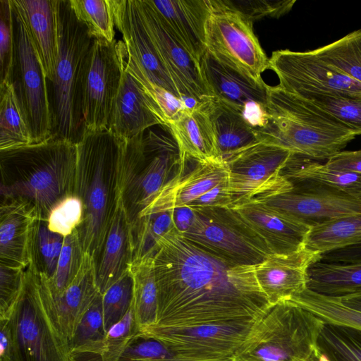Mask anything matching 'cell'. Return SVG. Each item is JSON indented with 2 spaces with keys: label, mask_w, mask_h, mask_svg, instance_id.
Instances as JSON below:
<instances>
[{
  "label": "cell",
  "mask_w": 361,
  "mask_h": 361,
  "mask_svg": "<svg viewBox=\"0 0 361 361\" xmlns=\"http://www.w3.org/2000/svg\"><path fill=\"white\" fill-rule=\"evenodd\" d=\"M154 271L157 326L255 322L271 307L257 282L255 266L227 262L175 228L158 243Z\"/></svg>",
  "instance_id": "obj_1"
},
{
  "label": "cell",
  "mask_w": 361,
  "mask_h": 361,
  "mask_svg": "<svg viewBox=\"0 0 361 361\" xmlns=\"http://www.w3.org/2000/svg\"><path fill=\"white\" fill-rule=\"evenodd\" d=\"M122 142L108 130L85 132L77 143L74 195L83 209L77 228L84 253L97 262L120 200Z\"/></svg>",
  "instance_id": "obj_2"
},
{
  "label": "cell",
  "mask_w": 361,
  "mask_h": 361,
  "mask_svg": "<svg viewBox=\"0 0 361 361\" xmlns=\"http://www.w3.org/2000/svg\"><path fill=\"white\" fill-rule=\"evenodd\" d=\"M76 165L77 144L62 140L0 151L2 199L25 200L47 221L59 202L74 195Z\"/></svg>",
  "instance_id": "obj_3"
},
{
  "label": "cell",
  "mask_w": 361,
  "mask_h": 361,
  "mask_svg": "<svg viewBox=\"0 0 361 361\" xmlns=\"http://www.w3.org/2000/svg\"><path fill=\"white\" fill-rule=\"evenodd\" d=\"M267 122L259 140L322 161L340 152L357 135L311 102L280 87L270 86Z\"/></svg>",
  "instance_id": "obj_4"
},
{
  "label": "cell",
  "mask_w": 361,
  "mask_h": 361,
  "mask_svg": "<svg viewBox=\"0 0 361 361\" xmlns=\"http://www.w3.org/2000/svg\"><path fill=\"white\" fill-rule=\"evenodd\" d=\"M58 56L54 79L49 82L52 139L77 144L84 135L78 104L82 61L94 38L75 15L69 0H57Z\"/></svg>",
  "instance_id": "obj_5"
},
{
  "label": "cell",
  "mask_w": 361,
  "mask_h": 361,
  "mask_svg": "<svg viewBox=\"0 0 361 361\" xmlns=\"http://www.w3.org/2000/svg\"><path fill=\"white\" fill-rule=\"evenodd\" d=\"M324 324L292 301L280 302L253 324L231 361H308Z\"/></svg>",
  "instance_id": "obj_6"
},
{
  "label": "cell",
  "mask_w": 361,
  "mask_h": 361,
  "mask_svg": "<svg viewBox=\"0 0 361 361\" xmlns=\"http://www.w3.org/2000/svg\"><path fill=\"white\" fill-rule=\"evenodd\" d=\"M6 319L11 336L9 361H72L68 342L48 307L40 276L25 268L20 295Z\"/></svg>",
  "instance_id": "obj_7"
},
{
  "label": "cell",
  "mask_w": 361,
  "mask_h": 361,
  "mask_svg": "<svg viewBox=\"0 0 361 361\" xmlns=\"http://www.w3.org/2000/svg\"><path fill=\"white\" fill-rule=\"evenodd\" d=\"M120 200L130 224L180 165L171 140L153 131L121 140Z\"/></svg>",
  "instance_id": "obj_8"
},
{
  "label": "cell",
  "mask_w": 361,
  "mask_h": 361,
  "mask_svg": "<svg viewBox=\"0 0 361 361\" xmlns=\"http://www.w3.org/2000/svg\"><path fill=\"white\" fill-rule=\"evenodd\" d=\"M127 56L123 41L96 38L85 55L77 90L84 133L108 130Z\"/></svg>",
  "instance_id": "obj_9"
},
{
  "label": "cell",
  "mask_w": 361,
  "mask_h": 361,
  "mask_svg": "<svg viewBox=\"0 0 361 361\" xmlns=\"http://www.w3.org/2000/svg\"><path fill=\"white\" fill-rule=\"evenodd\" d=\"M11 1L14 59L10 82L27 122L32 144L41 143L52 139L49 82L25 21Z\"/></svg>",
  "instance_id": "obj_10"
},
{
  "label": "cell",
  "mask_w": 361,
  "mask_h": 361,
  "mask_svg": "<svg viewBox=\"0 0 361 361\" xmlns=\"http://www.w3.org/2000/svg\"><path fill=\"white\" fill-rule=\"evenodd\" d=\"M185 238L220 258L238 265L255 266L273 254L264 240L231 208L195 209Z\"/></svg>",
  "instance_id": "obj_11"
},
{
  "label": "cell",
  "mask_w": 361,
  "mask_h": 361,
  "mask_svg": "<svg viewBox=\"0 0 361 361\" xmlns=\"http://www.w3.org/2000/svg\"><path fill=\"white\" fill-rule=\"evenodd\" d=\"M293 152L259 140L222 158L228 169L233 207L246 201L289 192L293 184L282 175ZM232 207V208H233Z\"/></svg>",
  "instance_id": "obj_12"
},
{
  "label": "cell",
  "mask_w": 361,
  "mask_h": 361,
  "mask_svg": "<svg viewBox=\"0 0 361 361\" xmlns=\"http://www.w3.org/2000/svg\"><path fill=\"white\" fill-rule=\"evenodd\" d=\"M210 12L206 24L207 50L219 61L263 82L269 69V58L253 32L252 21L220 0H208Z\"/></svg>",
  "instance_id": "obj_13"
},
{
  "label": "cell",
  "mask_w": 361,
  "mask_h": 361,
  "mask_svg": "<svg viewBox=\"0 0 361 361\" xmlns=\"http://www.w3.org/2000/svg\"><path fill=\"white\" fill-rule=\"evenodd\" d=\"M255 322L209 324L179 328L154 325L140 331L137 336L154 338L185 359L231 360Z\"/></svg>",
  "instance_id": "obj_14"
},
{
  "label": "cell",
  "mask_w": 361,
  "mask_h": 361,
  "mask_svg": "<svg viewBox=\"0 0 361 361\" xmlns=\"http://www.w3.org/2000/svg\"><path fill=\"white\" fill-rule=\"evenodd\" d=\"M286 192L260 199L267 206L310 227L341 216L361 213V194L298 182Z\"/></svg>",
  "instance_id": "obj_15"
},
{
  "label": "cell",
  "mask_w": 361,
  "mask_h": 361,
  "mask_svg": "<svg viewBox=\"0 0 361 361\" xmlns=\"http://www.w3.org/2000/svg\"><path fill=\"white\" fill-rule=\"evenodd\" d=\"M200 66L212 98L240 111L257 130L264 127L270 86L219 61L207 51Z\"/></svg>",
  "instance_id": "obj_16"
},
{
  "label": "cell",
  "mask_w": 361,
  "mask_h": 361,
  "mask_svg": "<svg viewBox=\"0 0 361 361\" xmlns=\"http://www.w3.org/2000/svg\"><path fill=\"white\" fill-rule=\"evenodd\" d=\"M269 63V69L279 80L278 86L289 93L332 92L361 97L360 83L320 59L311 50H277L272 52Z\"/></svg>",
  "instance_id": "obj_17"
},
{
  "label": "cell",
  "mask_w": 361,
  "mask_h": 361,
  "mask_svg": "<svg viewBox=\"0 0 361 361\" xmlns=\"http://www.w3.org/2000/svg\"><path fill=\"white\" fill-rule=\"evenodd\" d=\"M145 27L159 55L188 108L212 97L204 81L200 63L176 39L147 0H137Z\"/></svg>",
  "instance_id": "obj_18"
},
{
  "label": "cell",
  "mask_w": 361,
  "mask_h": 361,
  "mask_svg": "<svg viewBox=\"0 0 361 361\" xmlns=\"http://www.w3.org/2000/svg\"><path fill=\"white\" fill-rule=\"evenodd\" d=\"M111 5L115 26L122 35L128 56L150 82L184 101L145 27L137 0H111Z\"/></svg>",
  "instance_id": "obj_19"
},
{
  "label": "cell",
  "mask_w": 361,
  "mask_h": 361,
  "mask_svg": "<svg viewBox=\"0 0 361 361\" xmlns=\"http://www.w3.org/2000/svg\"><path fill=\"white\" fill-rule=\"evenodd\" d=\"M157 125L167 127L163 114L124 66L108 130L118 139L128 140Z\"/></svg>",
  "instance_id": "obj_20"
},
{
  "label": "cell",
  "mask_w": 361,
  "mask_h": 361,
  "mask_svg": "<svg viewBox=\"0 0 361 361\" xmlns=\"http://www.w3.org/2000/svg\"><path fill=\"white\" fill-rule=\"evenodd\" d=\"M321 255L306 247L290 254H270L255 266V276L269 304L288 300L307 288V270Z\"/></svg>",
  "instance_id": "obj_21"
},
{
  "label": "cell",
  "mask_w": 361,
  "mask_h": 361,
  "mask_svg": "<svg viewBox=\"0 0 361 361\" xmlns=\"http://www.w3.org/2000/svg\"><path fill=\"white\" fill-rule=\"evenodd\" d=\"M39 216L35 208L19 198H3L0 206V264L26 268L32 262Z\"/></svg>",
  "instance_id": "obj_22"
},
{
  "label": "cell",
  "mask_w": 361,
  "mask_h": 361,
  "mask_svg": "<svg viewBox=\"0 0 361 361\" xmlns=\"http://www.w3.org/2000/svg\"><path fill=\"white\" fill-rule=\"evenodd\" d=\"M231 209L264 240L272 253L290 254L305 247L310 227L257 200L246 201Z\"/></svg>",
  "instance_id": "obj_23"
},
{
  "label": "cell",
  "mask_w": 361,
  "mask_h": 361,
  "mask_svg": "<svg viewBox=\"0 0 361 361\" xmlns=\"http://www.w3.org/2000/svg\"><path fill=\"white\" fill-rule=\"evenodd\" d=\"M38 273L49 310L68 345L80 321L100 293L96 283L94 260L84 253L78 275L71 285L56 298H52L49 293L45 276Z\"/></svg>",
  "instance_id": "obj_24"
},
{
  "label": "cell",
  "mask_w": 361,
  "mask_h": 361,
  "mask_svg": "<svg viewBox=\"0 0 361 361\" xmlns=\"http://www.w3.org/2000/svg\"><path fill=\"white\" fill-rule=\"evenodd\" d=\"M176 39L200 63L207 50L208 0H147Z\"/></svg>",
  "instance_id": "obj_25"
},
{
  "label": "cell",
  "mask_w": 361,
  "mask_h": 361,
  "mask_svg": "<svg viewBox=\"0 0 361 361\" xmlns=\"http://www.w3.org/2000/svg\"><path fill=\"white\" fill-rule=\"evenodd\" d=\"M185 165H180L176 174L142 211L159 212L188 206L228 178V169L222 159L197 162L188 173L185 172Z\"/></svg>",
  "instance_id": "obj_26"
},
{
  "label": "cell",
  "mask_w": 361,
  "mask_h": 361,
  "mask_svg": "<svg viewBox=\"0 0 361 361\" xmlns=\"http://www.w3.org/2000/svg\"><path fill=\"white\" fill-rule=\"evenodd\" d=\"M207 102L184 109L168 122L167 128L176 143L182 166L188 159L202 163L222 159L207 111Z\"/></svg>",
  "instance_id": "obj_27"
},
{
  "label": "cell",
  "mask_w": 361,
  "mask_h": 361,
  "mask_svg": "<svg viewBox=\"0 0 361 361\" xmlns=\"http://www.w3.org/2000/svg\"><path fill=\"white\" fill-rule=\"evenodd\" d=\"M133 258L131 225L120 200L95 264L96 283L101 294L130 269Z\"/></svg>",
  "instance_id": "obj_28"
},
{
  "label": "cell",
  "mask_w": 361,
  "mask_h": 361,
  "mask_svg": "<svg viewBox=\"0 0 361 361\" xmlns=\"http://www.w3.org/2000/svg\"><path fill=\"white\" fill-rule=\"evenodd\" d=\"M22 14L49 82L58 56L57 0H12Z\"/></svg>",
  "instance_id": "obj_29"
},
{
  "label": "cell",
  "mask_w": 361,
  "mask_h": 361,
  "mask_svg": "<svg viewBox=\"0 0 361 361\" xmlns=\"http://www.w3.org/2000/svg\"><path fill=\"white\" fill-rule=\"evenodd\" d=\"M206 107L221 159L259 140L257 130L240 111L214 98Z\"/></svg>",
  "instance_id": "obj_30"
},
{
  "label": "cell",
  "mask_w": 361,
  "mask_h": 361,
  "mask_svg": "<svg viewBox=\"0 0 361 361\" xmlns=\"http://www.w3.org/2000/svg\"><path fill=\"white\" fill-rule=\"evenodd\" d=\"M293 183L305 182L350 193L361 194V174L331 169L306 156L293 153L282 171Z\"/></svg>",
  "instance_id": "obj_31"
},
{
  "label": "cell",
  "mask_w": 361,
  "mask_h": 361,
  "mask_svg": "<svg viewBox=\"0 0 361 361\" xmlns=\"http://www.w3.org/2000/svg\"><path fill=\"white\" fill-rule=\"evenodd\" d=\"M307 288L333 298L361 291V263L315 262L307 270Z\"/></svg>",
  "instance_id": "obj_32"
},
{
  "label": "cell",
  "mask_w": 361,
  "mask_h": 361,
  "mask_svg": "<svg viewBox=\"0 0 361 361\" xmlns=\"http://www.w3.org/2000/svg\"><path fill=\"white\" fill-rule=\"evenodd\" d=\"M106 331L104 329L102 294L86 311L68 342L72 361H101Z\"/></svg>",
  "instance_id": "obj_33"
},
{
  "label": "cell",
  "mask_w": 361,
  "mask_h": 361,
  "mask_svg": "<svg viewBox=\"0 0 361 361\" xmlns=\"http://www.w3.org/2000/svg\"><path fill=\"white\" fill-rule=\"evenodd\" d=\"M360 243L361 213H357L311 228L305 245L322 255Z\"/></svg>",
  "instance_id": "obj_34"
},
{
  "label": "cell",
  "mask_w": 361,
  "mask_h": 361,
  "mask_svg": "<svg viewBox=\"0 0 361 361\" xmlns=\"http://www.w3.org/2000/svg\"><path fill=\"white\" fill-rule=\"evenodd\" d=\"M133 307L139 331L154 326L158 317V291L154 271V257L133 262Z\"/></svg>",
  "instance_id": "obj_35"
},
{
  "label": "cell",
  "mask_w": 361,
  "mask_h": 361,
  "mask_svg": "<svg viewBox=\"0 0 361 361\" xmlns=\"http://www.w3.org/2000/svg\"><path fill=\"white\" fill-rule=\"evenodd\" d=\"M130 225L133 263L148 257H154L159 241L175 228L173 209L142 211Z\"/></svg>",
  "instance_id": "obj_36"
},
{
  "label": "cell",
  "mask_w": 361,
  "mask_h": 361,
  "mask_svg": "<svg viewBox=\"0 0 361 361\" xmlns=\"http://www.w3.org/2000/svg\"><path fill=\"white\" fill-rule=\"evenodd\" d=\"M31 144L30 133L13 84L0 85V151Z\"/></svg>",
  "instance_id": "obj_37"
},
{
  "label": "cell",
  "mask_w": 361,
  "mask_h": 361,
  "mask_svg": "<svg viewBox=\"0 0 361 361\" xmlns=\"http://www.w3.org/2000/svg\"><path fill=\"white\" fill-rule=\"evenodd\" d=\"M288 300L311 312L324 323L361 330V311L344 305L336 298L317 294L306 288Z\"/></svg>",
  "instance_id": "obj_38"
},
{
  "label": "cell",
  "mask_w": 361,
  "mask_h": 361,
  "mask_svg": "<svg viewBox=\"0 0 361 361\" xmlns=\"http://www.w3.org/2000/svg\"><path fill=\"white\" fill-rule=\"evenodd\" d=\"M311 51L320 59L361 84V29Z\"/></svg>",
  "instance_id": "obj_39"
},
{
  "label": "cell",
  "mask_w": 361,
  "mask_h": 361,
  "mask_svg": "<svg viewBox=\"0 0 361 361\" xmlns=\"http://www.w3.org/2000/svg\"><path fill=\"white\" fill-rule=\"evenodd\" d=\"M317 345L329 361H361V330L324 323Z\"/></svg>",
  "instance_id": "obj_40"
},
{
  "label": "cell",
  "mask_w": 361,
  "mask_h": 361,
  "mask_svg": "<svg viewBox=\"0 0 361 361\" xmlns=\"http://www.w3.org/2000/svg\"><path fill=\"white\" fill-rule=\"evenodd\" d=\"M295 94L348 126L361 135V97L332 92H300Z\"/></svg>",
  "instance_id": "obj_41"
},
{
  "label": "cell",
  "mask_w": 361,
  "mask_h": 361,
  "mask_svg": "<svg viewBox=\"0 0 361 361\" xmlns=\"http://www.w3.org/2000/svg\"><path fill=\"white\" fill-rule=\"evenodd\" d=\"M77 18L96 39L115 40V23L111 0H69Z\"/></svg>",
  "instance_id": "obj_42"
},
{
  "label": "cell",
  "mask_w": 361,
  "mask_h": 361,
  "mask_svg": "<svg viewBox=\"0 0 361 361\" xmlns=\"http://www.w3.org/2000/svg\"><path fill=\"white\" fill-rule=\"evenodd\" d=\"M84 252L77 228L64 237L63 245L56 271L47 284L52 298L59 296L73 282L82 264Z\"/></svg>",
  "instance_id": "obj_43"
},
{
  "label": "cell",
  "mask_w": 361,
  "mask_h": 361,
  "mask_svg": "<svg viewBox=\"0 0 361 361\" xmlns=\"http://www.w3.org/2000/svg\"><path fill=\"white\" fill-rule=\"evenodd\" d=\"M64 236L51 231L45 220H38L35 234L32 262L48 279L54 276L63 245Z\"/></svg>",
  "instance_id": "obj_44"
},
{
  "label": "cell",
  "mask_w": 361,
  "mask_h": 361,
  "mask_svg": "<svg viewBox=\"0 0 361 361\" xmlns=\"http://www.w3.org/2000/svg\"><path fill=\"white\" fill-rule=\"evenodd\" d=\"M133 300V278L130 269L102 294L104 325L107 331L129 311Z\"/></svg>",
  "instance_id": "obj_45"
},
{
  "label": "cell",
  "mask_w": 361,
  "mask_h": 361,
  "mask_svg": "<svg viewBox=\"0 0 361 361\" xmlns=\"http://www.w3.org/2000/svg\"><path fill=\"white\" fill-rule=\"evenodd\" d=\"M138 332L139 327L132 305L126 314L106 331L101 361H118L123 351Z\"/></svg>",
  "instance_id": "obj_46"
},
{
  "label": "cell",
  "mask_w": 361,
  "mask_h": 361,
  "mask_svg": "<svg viewBox=\"0 0 361 361\" xmlns=\"http://www.w3.org/2000/svg\"><path fill=\"white\" fill-rule=\"evenodd\" d=\"M83 209L80 199L71 195L59 202L47 218L49 229L64 237L71 234L81 224Z\"/></svg>",
  "instance_id": "obj_47"
},
{
  "label": "cell",
  "mask_w": 361,
  "mask_h": 361,
  "mask_svg": "<svg viewBox=\"0 0 361 361\" xmlns=\"http://www.w3.org/2000/svg\"><path fill=\"white\" fill-rule=\"evenodd\" d=\"M221 4L253 21L264 17L280 18L293 7L295 0H220Z\"/></svg>",
  "instance_id": "obj_48"
},
{
  "label": "cell",
  "mask_w": 361,
  "mask_h": 361,
  "mask_svg": "<svg viewBox=\"0 0 361 361\" xmlns=\"http://www.w3.org/2000/svg\"><path fill=\"white\" fill-rule=\"evenodd\" d=\"M14 59L11 0H0V85L9 82Z\"/></svg>",
  "instance_id": "obj_49"
},
{
  "label": "cell",
  "mask_w": 361,
  "mask_h": 361,
  "mask_svg": "<svg viewBox=\"0 0 361 361\" xmlns=\"http://www.w3.org/2000/svg\"><path fill=\"white\" fill-rule=\"evenodd\" d=\"M25 268L0 264V319H6L21 291Z\"/></svg>",
  "instance_id": "obj_50"
},
{
  "label": "cell",
  "mask_w": 361,
  "mask_h": 361,
  "mask_svg": "<svg viewBox=\"0 0 361 361\" xmlns=\"http://www.w3.org/2000/svg\"><path fill=\"white\" fill-rule=\"evenodd\" d=\"M128 361H202L185 359L175 355L164 344L156 340L140 345L131 354ZM231 361V360H214Z\"/></svg>",
  "instance_id": "obj_51"
},
{
  "label": "cell",
  "mask_w": 361,
  "mask_h": 361,
  "mask_svg": "<svg viewBox=\"0 0 361 361\" xmlns=\"http://www.w3.org/2000/svg\"><path fill=\"white\" fill-rule=\"evenodd\" d=\"M227 180L209 190L189 204L188 207L193 209L232 208L233 206V198L228 190Z\"/></svg>",
  "instance_id": "obj_52"
},
{
  "label": "cell",
  "mask_w": 361,
  "mask_h": 361,
  "mask_svg": "<svg viewBox=\"0 0 361 361\" xmlns=\"http://www.w3.org/2000/svg\"><path fill=\"white\" fill-rule=\"evenodd\" d=\"M325 164L331 169L361 174V149L341 151L327 159Z\"/></svg>",
  "instance_id": "obj_53"
},
{
  "label": "cell",
  "mask_w": 361,
  "mask_h": 361,
  "mask_svg": "<svg viewBox=\"0 0 361 361\" xmlns=\"http://www.w3.org/2000/svg\"><path fill=\"white\" fill-rule=\"evenodd\" d=\"M319 261L336 264L361 263V243L323 253Z\"/></svg>",
  "instance_id": "obj_54"
},
{
  "label": "cell",
  "mask_w": 361,
  "mask_h": 361,
  "mask_svg": "<svg viewBox=\"0 0 361 361\" xmlns=\"http://www.w3.org/2000/svg\"><path fill=\"white\" fill-rule=\"evenodd\" d=\"M195 216V209L185 206L173 209L175 228L180 233L187 232L191 227Z\"/></svg>",
  "instance_id": "obj_55"
},
{
  "label": "cell",
  "mask_w": 361,
  "mask_h": 361,
  "mask_svg": "<svg viewBox=\"0 0 361 361\" xmlns=\"http://www.w3.org/2000/svg\"><path fill=\"white\" fill-rule=\"evenodd\" d=\"M11 336L6 319H0V361H9Z\"/></svg>",
  "instance_id": "obj_56"
},
{
  "label": "cell",
  "mask_w": 361,
  "mask_h": 361,
  "mask_svg": "<svg viewBox=\"0 0 361 361\" xmlns=\"http://www.w3.org/2000/svg\"><path fill=\"white\" fill-rule=\"evenodd\" d=\"M336 298L344 305L361 311V291Z\"/></svg>",
  "instance_id": "obj_57"
},
{
  "label": "cell",
  "mask_w": 361,
  "mask_h": 361,
  "mask_svg": "<svg viewBox=\"0 0 361 361\" xmlns=\"http://www.w3.org/2000/svg\"><path fill=\"white\" fill-rule=\"evenodd\" d=\"M308 361H329L326 357L318 352L314 354Z\"/></svg>",
  "instance_id": "obj_58"
}]
</instances>
